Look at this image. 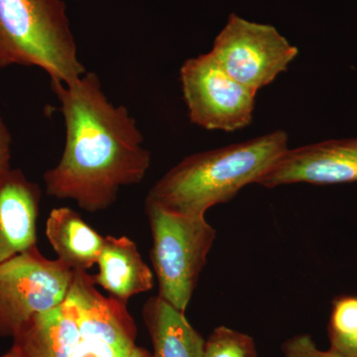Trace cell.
<instances>
[{
  "label": "cell",
  "mask_w": 357,
  "mask_h": 357,
  "mask_svg": "<svg viewBox=\"0 0 357 357\" xmlns=\"http://www.w3.org/2000/svg\"><path fill=\"white\" fill-rule=\"evenodd\" d=\"M64 117L66 143L57 165L44 174L45 191L89 213L107 210L122 188L145 178L151 154L135 119L115 107L100 77L86 72L73 83L51 82Z\"/></svg>",
  "instance_id": "1"
},
{
  "label": "cell",
  "mask_w": 357,
  "mask_h": 357,
  "mask_svg": "<svg viewBox=\"0 0 357 357\" xmlns=\"http://www.w3.org/2000/svg\"><path fill=\"white\" fill-rule=\"evenodd\" d=\"M288 148V134L276 130L190 155L155 183L146 203L180 215L206 217L213 206L231 201L245 185L256 184Z\"/></svg>",
  "instance_id": "2"
},
{
  "label": "cell",
  "mask_w": 357,
  "mask_h": 357,
  "mask_svg": "<svg viewBox=\"0 0 357 357\" xmlns=\"http://www.w3.org/2000/svg\"><path fill=\"white\" fill-rule=\"evenodd\" d=\"M37 67L51 82L86 74L64 0H0V69Z\"/></svg>",
  "instance_id": "3"
},
{
  "label": "cell",
  "mask_w": 357,
  "mask_h": 357,
  "mask_svg": "<svg viewBox=\"0 0 357 357\" xmlns=\"http://www.w3.org/2000/svg\"><path fill=\"white\" fill-rule=\"evenodd\" d=\"M152 234L151 259L158 296L185 312L206 266L217 230L206 217H191L145 204Z\"/></svg>",
  "instance_id": "4"
},
{
  "label": "cell",
  "mask_w": 357,
  "mask_h": 357,
  "mask_svg": "<svg viewBox=\"0 0 357 357\" xmlns=\"http://www.w3.org/2000/svg\"><path fill=\"white\" fill-rule=\"evenodd\" d=\"M75 272L33 248L0 264V337H13L32 317L67 299Z\"/></svg>",
  "instance_id": "5"
},
{
  "label": "cell",
  "mask_w": 357,
  "mask_h": 357,
  "mask_svg": "<svg viewBox=\"0 0 357 357\" xmlns=\"http://www.w3.org/2000/svg\"><path fill=\"white\" fill-rule=\"evenodd\" d=\"M210 53L229 77L258 93L288 70L299 50L274 26L231 13Z\"/></svg>",
  "instance_id": "6"
},
{
  "label": "cell",
  "mask_w": 357,
  "mask_h": 357,
  "mask_svg": "<svg viewBox=\"0 0 357 357\" xmlns=\"http://www.w3.org/2000/svg\"><path fill=\"white\" fill-rule=\"evenodd\" d=\"M190 121L208 130H239L252 122L257 93L229 77L211 53L188 59L180 70Z\"/></svg>",
  "instance_id": "7"
},
{
  "label": "cell",
  "mask_w": 357,
  "mask_h": 357,
  "mask_svg": "<svg viewBox=\"0 0 357 357\" xmlns=\"http://www.w3.org/2000/svg\"><path fill=\"white\" fill-rule=\"evenodd\" d=\"M74 272L69 294L76 303L79 337L73 357H130L137 330L128 305L102 296L86 272Z\"/></svg>",
  "instance_id": "8"
},
{
  "label": "cell",
  "mask_w": 357,
  "mask_h": 357,
  "mask_svg": "<svg viewBox=\"0 0 357 357\" xmlns=\"http://www.w3.org/2000/svg\"><path fill=\"white\" fill-rule=\"evenodd\" d=\"M297 183H357V137L321 141L295 149L288 148L256 184L273 189Z\"/></svg>",
  "instance_id": "9"
},
{
  "label": "cell",
  "mask_w": 357,
  "mask_h": 357,
  "mask_svg": "<svg viewBox=\"0 0 357 357\" xmlns=\"http://www.w3.org/2000/svg\"><path fill=\"white\" fill-rule=\"evenodd\" d=\"M41 189L20 169L0 177V264L37 245Z\"/></svg>",
  "instance_id": "10"
},
{
  "label": "cell",
  "mask_w": 357,
  "mask_h": 357,
  "mask_svg": "<svg viewBox=\"0 0 357 357\" xmlns=\"http://www.w3.org/2000/svg\"><path fill=\"white\" fill-rule=\"evenodd\" d=\"M96 264L98 272L91 276L93 283L122 304L128 305L134 296L153 288V272L128 236H105Z\"/></svg>",
  "instance_id": "11"
},
{
  "label": "cell",
  "mask_w": 357,
  "mask_h": 357,
  "mask_svg": "<svg viewBox=\"0 0 357 357\" xmlns=\"http://www.w3.org/2000/svg\"><path fill=\"white\" fill-rule=\"evenodd\" d=\"M79 337L76 303L68 294L62 304L26 321L13 347L25 357H73Z\"/></svg>",
  "instance_id": "12"
},
{
  "label": "cell",
  "mask_w": 357,
  "mask_h": 357,
  "mask_svg": "<svg viewBox=\"0 0 357 357\" xmlns=\"http://www.w3.org/2000/svg\"><path fill=\"white\" fill-rule=\"evenodd\" d=\"M46 236L57 259L73 271L86 272L96 264L105 237L70 208H54L46 222Z\"/></svg>",
  "instance_id": "13"
},
{
  "label": "cell",
  "mask_w": 357,
  "mask_h": 357,
  "mask_svg": "<svg viewBox=\"0 0 357 357\" xmlns=\"http://www.w3.org/2000/svg\"><path fill=\"white\" fill-rule=\"evenodd\" d=\"M142 314L153 345L152 357L203 356L204 340L185 312L156 296L145 303Z\"/></svg>",
  "instance_id": "14"
},
{
  "label": "cell",
  "mask_w": 357,
  "mask_h": 357,
  "mask_svg": "<svg viewBox=\"0 0 357 357\" xmlns=\"http://www.w3.org/2000/svg\"><path fill=\"white\" fill-rule=\"evenodd\" d=\"M202 357H258L255 342L246 333L218 326L204 340Z\"/></svg>",
  "instance_id": "15"
},
{
  "label": "cell",
  "mask_w": 357,
  "mask_h": 357,
  "mask_svg": "<svg viewBox=\"0 0 357 357\" xmlns=\"http://www.w3.org/2000/svg\"><path fill=\"white\" fill-rule=\"evenodd\" d=\"M357 332V297L345 296L333 302L328 337H347Z\"/></svg>",
  "instance_id": "16"
},
{
  "label": "cell",
  "mask_w": 357,
  "mask_h": 357,
  "mask_svg": "<svg viewBox=\"0 0 357 357\" xmlns=\"http://www.w3.org/2000/svg\"><path fill=\"white\" fill-rule=\"evenodd\" d=\"M282 352L284 357H347L333 349L321 351L309 335L289 338L282 344Z\"/></svg>",
  "instance_id": "17"
},
{
  "label": "cell",
  "mask_w": 357,
  "mask_h": 357,
  "mask_svg": "<svg viewBox=\"0 0 357 357\" xmlns=\"http://www.w3.org/2000/svg\"><path fill=\"white\" fill-rule=\"evenodd\" d=\"M11 145L13 136L0 115V177L11 169Z\"/></svg>",
  "instance_id": "18"
},
{
  "label": "cell",
  "mask_w": 357,
  "mask_h": 357,
  "mask_svg": "<svg viewBox=\"0 0 357 357\" xmlns=\"http://www.w3.org/2000/svg\"><path fill=\"white\" fill-rule=\"evenodd\" d=\"M331 349L347 357H357V332L347 337H330Z\"/></svg>",
  "instance_id": "19"
},
{
  "label": "cell",
  "mask_w": 357,
  "mask_h": 357,
  "mask_svg": "<svg viewBox=\"0 0 357 357\" xmlns=\"http://www.w3.org/2000/svg\"><path fill=\"white\" fill-rule=\"evenodd\" d=\"M130 357H152V354L144 347H137Z\"/></svg>",
  "instance_id": "20"
},
{
  "label": "cell",
  "mask_w": 357,
  "mask_h": 357,
  "mask_svg": "<svg viewBox=\"0 0 357 357\" xmlns=\"http://www.w3.org/2000/svg\"><path fill=\"white\" fill-rule=\"evenodd\" d=\"M0 357H25L23 354H21L15 347H11L10 351H7L6 354H1Z\"/></svg>",
  "instance_id": "21"
}]
</instances>
